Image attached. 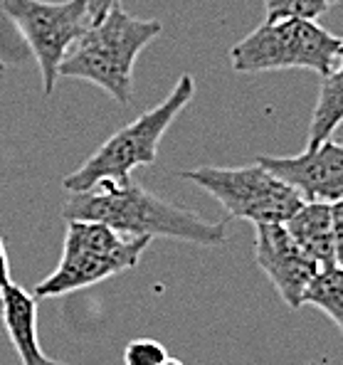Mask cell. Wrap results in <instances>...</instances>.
Returning a JSON list of instances; mask_svg holds the SVG:
<instances>
[{"instance_id": "obj_15", "label": "cell", "mask_w": 343, "mask_h": 365, "mask_svg": "<svg viewBox=\"0 0 343 365\" xmlns=\"http://www.w3.org/2000/svg\"><path fill=\"white\" fill-rule=\"evenodd\" d=\"M168 358L163 343L153 338H133L124 351V365H160Z\"/></svg>"}, {"instance_id": "obj_9", "label": "cell", "mask_w": 343, "mask_h": 365, "mask_svg": "<svg viewBox=\"0 0 343 365\" xmlns=\"http://www.w3.org/2000/svg\"><path fill=\"white\" fill-rule=\"evenodd\" d=\"M255 259L289 309H302L319 267L280 225H255Z\"/></svg>"}, {"instance_id": "obj_13", "label": "cell", "mask_w": 343, "mask_h": 365, "mask_svg": "<svg viewBox=\"0 0 343 365\" xmlns=\"http://www.w3.org/2000/svg\"><path fill=\"white\" fill-rule=\"evenodd\" d=\"M304 304H312L324 311L343 334V272L339 267L321 269L316 274L304 294Z\"/></svg>"}, {"instance_id": "obj_18", "label": "cell", "mask_w": 343, "mask_h": 365, "mask_svg": "<svg viewBox=\"0 0 343 365\" xmlns=\"http://www.w3.org/2000/svg\"><path fill=\"white\" fill-rule=\"evenodd\" d=\"M10 282H13V279H10V259H8V252H5L3 237H0V289Z\"/></svg>"}, {"instance_id": "obj_7", "label": "cell", "mask_w": 343, "mask_h": 365, "mask_svg": "<svg viewBox=\"0 0 343 365\" xmlns=\"http://www.w3.org/2000/svg\"><path fill=\"white\" fill-rule=\"evenodd\" d=\"M3 15L20 30L42 74V91H55L69 47L92 25L84 0H3Z\"/></svg>"}, {"instance_id": "obj_8", "label": "cell", "mask_w": 343, "mask_h": 365, "mask_svg": "<svg viewBox=\"0 0 343 365\" xmlns=\"http://www.w3.org/2000/svg\"><path fill=\"white\" fill-rule=\"evenodd\" d=\"M257 163L292 185L304 202H336L343 197V143L334 138L299 155H257Z\"/></svg>"}, {"instance_id": "obj_4", "label": "cell", "mask_w": 343, "mask_h": 365, "mask_svg": "<svg viewBox=\"0 0 343 365\" xmlns=\"http://www.w3.org/2000/svg\"><path fill=\"white\" fill-rule=\"evenodd\" d=\"M148 245H151V237H126L101 222L67 220L60 264L42 282H37L32 297H67L72 292L94 287L104 279L133 269Z\"/></svg>"}, {"instance_id": "obj_6", "label": "cell", "mask_w": 343, "mask_h": 365, "mask_svg": "<svg viewBox=\"0 0 343 365\" xmlns=\"http://www.w3.org/2000/svg\"><path fill=\"white\" fill-rule=\"evenodd\" d=\"M180 178L203 187L213 195L225 212L235 220H247L252 225H280L287 222L304 205L302 195L282 178L255 160L245 168H200L183 170Z\"/></svg>"}, {"instance_id": "obj_2", "label": "cell", "mask_w": 343, "mask_h": 365, "mask_svg": "<svg viewBox=\"0 0 343 365\" xmlns=\"http://www.w3.org/2000/svg\"><path fill=\"white\" fill-rule=\"evenodd\" d=\"M160 32L163 25L158 20L133 18L121 5H114L69 47L60 77L84 79L104 89L116 104H128L133 96V64Z\"/></svg>"}, {"instance_id": "obj_21", "label": "cell", "mask_w": 343, "mask_h": 365, "mask_svg": "<svg viewBox=\"0 0 343 365\" xmlns=\"http://www.w3.org/2000/svg\"><path fill=\"white\" fill-rule=\"evenodd\" d=\"M3 72H5V62L0 60V74H3Z\"/></svg>"}, {"instance_id": "obj_3", "label": "cell", "mask_w": 343, "mask_h": 365, "mask_svg": "<svg viewBox=\"0 0 343 365\" xmlns=\"http://www.w3.org/2000/svg\"><path fill=\"white\" fill-rule=\"evenodd\" d=\"M195 96V79L193 74H180L160 104L143 111L138 119L126 123L124 128L109 136L96 151L79 165L77 170L62 180V187L69 192H84L99 180L124 182L141 165H153L158 158V143L168 126L178 119Z\"/></svg>"}, {"instance_id": "obj_1", "label": "cell", "mask_w": 343, "mask_h": 365, "mask_svg": "<svg viewBox=\"0 0 343 365\" xmlns=\"http://www.w3.org/2000/svg\"><path fill=\"white\" fill-rule=\"evenodd\" d=\"M64 220H89L126 237H170L183 242L225 245V222H210L198 212L143 190L133 178L124 182L99 180L84 192H72L62 207Z\"/></svg>"}, {"instance_id": "obj_17", "label": "cell", "mask_w": 343, "mask_h": 365, "mask_svg": "<svg viewBox=\"0 0 343 365\" xmlns=\"http://www.w3.org/2000/svg\"><path fill=\"white\" fill-rule=\"evenodd\" d=\"M84 5H87L89 20H92V25H94V23H99L114 5H121V0H84Z\"/></svg>"}, {"instance_id": "obj_14", "label": "cell", "mask_w": 343, "mask_h": 365, "mask_svg": "<svg viewBox=\"0 0 343 365\" xmlns=\"http://www.w3.org/2000/svg\"><path fill=\"white\" fill-rule=\"evenodd\" d=\"M336 0H265L267 18H304L316 20Z\"/></svg>"}, {"instance_id": "obj_11", "label": "cell", "mask_w": 343, "mask_h": 365, "mask_svg": "<svg viewBox=\"0 0 343 365\" xmlns=\"http://www.w3.org/2000/svg\"><path fill=\"white\" fill-rule=\"evenodd\" d=\"M292 240L307 252L321 269H334V230H331V202H304L287 222H282Z\"/></svg>"}, {"instance_id": "obj_20", "label": "cell", "mask_w": 343, "mask_h": 365, "mask_svg": "<svg viewBox=\"0 0 343 365\" xmlns=\"http://www.w3.org/2000/svg\"><path fill=\"white\" fill-rule=\"evenodd\" d=\"M343 57V40H341V45H339V60Z\"/></svg>"}, {"instance_id": "obj_5", "label": "cell", "mask_w": 343, "mask_h": 365, "mask_svg": "<svg viewBox=\"0 0 343 365\" xmlns=\"http://www.w3.org/2000/svg\"><path fill=\"white\" fill-rule=\"evenodd\" d=\"M341 37L331 35L316 20L267 18L257 30L230 50L235 72H277V69H309L329 74L339 62Z\"/></svg>"}, {"instance_id": "obj_16", "label": "cell", "mask_w": 343, "mask_h": 365, "mask_svg": "<svg viewBox=\"0 0 343 365\" xmlns=\"http://www.w3.org/2000/svg\"><path fill=\"white\" fill-rule=\"evenodd\" d=\"M331 230H334V257L336 267L343 272V197L331 202Z\"/></svg>"}, {"instance_id": "obj_10", "label": "cell", "mask_w": 343, "mask_h": 365, "mask_svg": "<svg viewBox=\"0 0 343 365\" xmlns=\"http://www.w3.org/2000/svg\"><path fill=\"white\" fill-rule=\"evenodd\" d=\"M0 316L3 326L8 331V338L13 343L23 365H64L62 361L50 358L40 348L37 338V299L30 292H25L18 284H5L0 289Z\"/></svg>"}, {"instance_id": "obj_22", "label": "cell", "mask_w": 343, "mask_h": 365, "mask_svg": "<svg viewBox=\"0 0 343 365\" xmlns=\"http://www.w3.org/2000/svg\"><path fill=\"white\" fill-rule=\"evenodd\" d=\"M336 3H339V0H336Z\"/></svg>"}, {"instance_id": "obj_12", "label": "cell", "mask_w": 343, "mask_h": 365, "mask_svg": "<svg viewBox=\"0 0 343 365\" xmlns=\"http://www.w3.org/2000/svg\"><path fill=\"white\" fill-rule=\"evenodd\" d=\"M343 123V57L329 74H324V82L319 89L312 121H309V146L316 148L331 138V133Z\"/></svg>"}, {"instance_id": "obj_19", "label": "cell", "mask_w": 343, "mask_h": 365, "mask_svg": "<svg viewBox=\"0 0 343 365\" xmlns=\"http://www.w3.org/2000/svg\"><path fill=\"white\" fill-rule=\"evenodd\" d=\"M160 365H183V361H178V358H170V356H168Z\"/></svg>"}]
</instances>
